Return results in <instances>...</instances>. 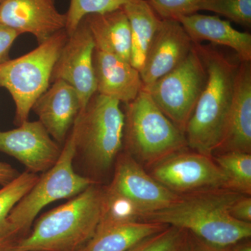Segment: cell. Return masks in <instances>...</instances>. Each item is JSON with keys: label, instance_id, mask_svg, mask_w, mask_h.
<instances>
[{"label": "cell", "instance_id": "obj_1", "mask_svg": "<svg viewBox=\"0 0 251 251\" xmlns=\"http://www.w3.org/2000/svg\"><path fill=\"white\" fill-rule=\"evenodd\" d=\"M242 195L225 188L179 195L169 206L144 216L143 221L173 226L213 245L230 247L251 236V224L234 219L229 211Z\"/></svg>", "mask_w": 251, "mask_h": 251}, {"label": "cell", "instance_id": "obj_25", "mask_svg": "<svg viewBox=\"0 0 251 251\" xmlns=\"http://www.w3.org/2000/svg\"><path fill=\"white\" fill-rule=\"evenodd\" d=\"M199 10L221 15L236 24L251 29V0H202Z\"/></svg>", "mask_w": 251, "mask_h": 251}, {"label": "cell", "instance_id": "obj_3", "mask_svg": "<svg viewBox=\"0 0 251 251\" xmlns=\"http://www.w3.org/2000/svg\"><path fill=\"white\" fill-rule=\"evenodd\" d=\"M105 188L97 183L46 213L6 251H80L100 221Z\"/></svg>", "mask_w": 251, "mask_h": 251}, {"label": "cell", "instance_id": "obj_29", "mask_svg": "<svg viewBox=\"0 0 251 251\" xmlns=\"http://www.w3.org/2000/svg\"><path fill=\"white\" fill-rule=\"evenodd\" d=\"M230 214L234 219L251 224V197L242 195L230 207Z\"/></svg>", "mask_w": 251, "mask_h": 251}, {"label": "cell", "instance_id": "obj_20", "mask_svg": "<svg viewBox=\"0 0 251 251\" xmlns=\"http://www.w3.org/2000/svg\"><path fill=\"white\" fill-rule=\"evenodd\" d=\"M167 227L157 223L135 221L97 227L80 251H126Z\"/></svg>", "mask_w": 251, "mask_h": 251}, {"label": "cell", "instance_id": "obj_24", "mask_svg": "<svg viewBox=\"0 0 251 251\" xmlns=\"http://www.w3.org/2000/svg\"><path fill=\"white\" fill-rule=\"evenodd\" d=\"M130 0H71L66 16V29L71 36L84 18L91 14H101L121 9Z\"/></svg>", "mask_w": 251, "mask_h": 251}, {"label": "cell", "instance_id": "obj_4", "mask_svg": "<svg viewBox=\"0 0 251 251\" xmlns=\"http://www.w3.org/2000/svg\"><path fill=\"white\" fill-rule=\"evenodd\" d=\"M76 135L72 127L60 156L52 168L39 176L36 184L12 208L0 224V251H6L25 237L36 216L45 206L59 200L72 198L97 181L74 171Z\"/></svg>", "mask_w": 251, "mask_h": 251}, {"label": "cell", "instance_id": "obj_12", "mask_svg": "<svg viewBox=\"0 0 251 251\" xmlns=\"http://www.w3.org/2000/svg\"><path fill=\"white\" fill-rule=\"evenodd\" d=\"M0 151L14 157L36 174L55 164L62 150L39 121H27L17 128L0 130Z\"/></svg>", "mask_w": 251, "mask_h": 251}, {"label": "cell", "instance_id": "obj_26", "mask_svg": "<svg viewBox=\"0 0 251 251\" xmlns=\"http://www.w3.org/2000/svg\"><path fill=\"white\" fill-rule=\"evenodd\" d=\"M39 176L26 171L0 189V224L18 201L36 184Z\"/></svg>", "mask_w": 251, "mask_h": 251}, {"label": "cell", "instance_id": "obj_11", "mask_svg": "<svg viewBox=\"0 0 251 251\" xmlns=\"http://www.w3.org/2000/svg\"><path fill=\"white\" fill-rule=\"evenodd\" d=\"M115 161L113 179L106 188L129 200L142 213L143 219L147 214L164 209L179 198V195L153 179L128 153H120Z\"/></svg>", "mask_w": 251, "mask_h": 251}, {"label": "cell", "instance_id": "obj_23", "mask_svg": "<svg viewBox=\"0 0 251 251\" xmlns=\"http://www.w3.org/2000/svg\"><path fill=\"white\" fill-rule=\"evenodd\" d=\"M142 219L143 214L129 200L105 188L101 215L97 227L142 221Z\"/></svg>", "mask_w": 251, "mask_h": 251}, {"label": "cell", "instance_id": "obj_6", "mask_svg": "<svg viewBox=\"0 0 251 251\" xmlns=\"http://www.w3.org/2000/svg\"><path fill=\"white\" fill-rule=\"evenodd\" d=\"M68 38L64 29L31 52L0 64V87L14 100L16 125L28 121L36 100L49 88L54 64Z\"/></svg>", "mask_w": 251, "mask_h": 251}, {"label": "cell", "instance_id": "obj_30", "mask_svg": "<svg viewBox=\"0 0 251 251\" xmlns=\"http://www.w3.org/2000/svg\"><path fill=\"white\" fill-rule=\"evenodd\" d=\"M20 34L0 23V64L9 60V52Z\"/></svg>", "mask_w": 251, "mask_h": 251}, {"label": "cell", "instance_id": "obj_7", "mask_svg": "<svg viewBox=\"0 0 251 251\" xmlns=\"http://www.w3.org/2000/svg\"><path fill=\"white\" fill-rule=\"evenodd\" d=\"M120 103L97 92L73 126L77 152L81 151L94 171L110 169L124 146L125 113Z\"/></svg>", "mask_w": 251, "mask_h": 251}, {"label": "cell", "instance_id": "obj_2", "mask_svg": "<svg viewBox=\"0 0 251 251\" xmlns=\"http://www.w3.org/2000/svg\"><path fill=\"white\" fill-rule=\"evenodd\" d=\"M194 45L205 65L207 79L184 134L190 150L212 156L226 133L239 63L214 46Z\"/></svg>", "mask_w": 251, "mask_h": 251}, {"label": "cell", "instance_id": "obj_34", "mask_svg": "<svg viewBox=\"0 0 251 251\" xmlns=\"http://www.w3.org/2000/svg\"><path fill=\"white\" fill-rule=\"evenodd\" d=\"M3 0H0V2H1V1H2Z\"/></svg>", "mask_w": 251, "mask_h": 251}, {"label": "cell", "instance_id": "obj_28", "mask_svg": "<svg viewBox=\"0 0 251 251\" xmlns=\"http://www.w3.org/2000/svg\"><path fill=\"white\" fill-rule=\"evenodd\" d=\"M161 19L177 20L200 11L202 0H147Z\"/></svg>", "mask_w": 251, "mask_h": 251}, {"label": "cell", "instance_id": "obj_21", "mask_svg": "<svg viewBox=\"0 0 251 251\" xmlns=\"http://www.w3.org/2000/svg\"><path fill=\"white\" fill-rule=\"evenodd\" d=\"M123 9L128 18L131 33L130 62L140 72L162 19L147 0H130Z\"/></svg>", "mask_w": 251, "mask_h": 251}, {"label": "cell", "instance_id": "obj_17", "mask_svg": "<svg viewBox=\"0 0 251 251\" xmlns=\"http://www.w3.org/2000/svg\"><path fill=\"white\" fill-rule=\"evenodd\" d=\"M251 153V62H239L233 100L222 143L216 152Z\"/></svg>", "mask_w": 251, "mask_h": 251}, {"label": "cell", "instance_id": "obj_33", "mask_svg": "<svg viewBox=\"0 0 251 251\" xmlns=\"http://www.w3.org/2000/svg\"><path fill=\"white\" fill-rule=\"evenodd\" d=\"M228 251H251L250 239H244L231 246Z\"/></svg>", "mask_w": 251, "mask_h": 251}, {"label": "cell", "instance_id": "obj_31", "mask_svg": "<svg viewBox=\"0 0 251 251\" xmlns=\"http://www.w3.org/2000/svg\"><path fill=\"white\" fill-rule=\"evenodd\" d=\"M188 232L183 251H228L229 248L217 247Z\"/></svg>", "mask_w": 251, "mask_h": 251}, {"label": "cell", "instance_id": "obj_15", "mask_svg": "<svg viewBox=\"0 0 251 251\" xmlns=\"http://www.w3.org/2000/svg\"><path fill=\"white\" fill-rule=\"evenodd\" d=\"M93 67L97 93L126 104L143 90L140 72L129 62L95 44Z\"/></svg>", "mask_w": 251, "mask_h": 251}, {"label": "cell", "instance_id": "obj_22", "mask_svg": "<svg viewBox=\"0 0 251 251\" xmlns=\"http://www.w3.org/2000/svg\"><path fill=\"white\" fill-rule=\"evenodd\" d=\"M227 179V188L251 196V153L228 151L213 157Z\"/></svg>", "mask_w": 251, "mask_h": 251}, {"label": "cell", "instance_id": "obj_8", "mask_svg": "<svg viewBox=\"0 0 251 251\" xmlns=\"http://www.w3.org/2000/svg\"><path fill=\"white\" fill-rule=\"evenodd\" d=\"M206 79L205 65L193 44L191 52L178 67L143 89L163 113L184 132Z\"/></svg>", "mask_w": 251, "mask_h": 251}, {"label": "cell", "instance_id": "obj_16", "mask_svg": "<svg viewBox=\"0 0 251 251\" xmlns=\"http://www.w3.org/2000/svg\"><path fill=\"white\" fill-rule=\"evenodd\" d=\"M52 83L31 110L52 139L62 143L81 111L80 100L75 89L65 81L57 80Z\"/></svg>", "mask_w": 251, "mask_h": 251}, {"label": "cell", "instance_id": "obj_13", "mask_svg": "<svg viewBox=\"0 0 251 251\" xmlns=\"http://www.w3.org/2000/svg\"><path fill=\"white\" fill-rule=\"evenodd\" d=\"M0 23L19 34H32L41 44L66 29L67 16L59 12L54 0H3Z\"/></svg>", "mask_w": 251, "mask_h": 251}, {"label": "cell", "instance_id": "obj_32", "mask_svg": "<svg viewBox=\"0 0 251 251\" xmlns=\"http://www.w3.org/2000/svg\"><path fill=\"white\" fill-rule=\"evenodd\" d=\"M19 173L12 166L0 162V185L4 186L9 184L19 175Z\"/></svg>", "mask_w": 251, "mask_h": 251}, {"label": "cell", "instance_id": "obj_27", "mask_svg": "<svg viewBox=\"0 0 251 251\" xmlns=\"http://www.w3.org/2000/svg\"><path fill=\"white\" fill-rule=\"evenodd\" d=\"M187 231L168 226L126 251H183Z\"/></svg>", "mask_w": 251, "mask_h": 251}, {"label": "cell", "instance_id": "obj_19", "mask_svg": "<svg viewBox=\"0 0 251 251\" xmlns=\"http://www.w3.org/2000/svg\"><path fill=\"white\" fill-rule=\"evenodd\" d=\"M84 19L95 46L109 50L130 62L131 33L123 7L105 14L88 15Z\"/></svg>", "mask_w": 251, "mask_h": 251}, {"label": "cell", "instance_id": "obj_10", "mask_svg": "<svg viewBox=\"0 0 251 251\" xmlns=\"http://www.w3.org/2000/svg\"><path fill=\"white\" fill-rule=\"evenodd\" d=\"M94 49L93 36L83 19L72 35L69 36L56 61L51 76V83L62 80L75 89L80 100V112L97 93Z\"/></svg>", "mask_w": 251, "mask_h": 251}, {"label": "cell", "instance_id": "obj_5", "mask_svg": "<svg viewBox=\"0 0 251 251\" xmlns=\"http://www.w3.org/2000/svg\"><path fill=\"white\" fill-rule=\"evenodd\" d=\"M123 145L142 166L150 167L188 148L184 132L158 108L143 88L125 104Z\"/></svg>", "mask_w": 251, "mask_h": 251}, {"label": "cell", "instance_id": "obj_18", "mask_svg": "<svg viewBox=\"0 0 251 251\" xmlns=\"http://www.w3.org/2000/svg\"><path fill=\"white\" fill-rule=\"evenodd\" d=\"M181 23L193 44L210 41L235 51L239 62H251V34L234 29L219 16L196 14L183 16Z\"/></svg>", "mask_w": 251, "mask_h": 251}, {"label": "cell", "instance_id": "obj_9", "mask_svg": "<svg viewBox=\"0 0 251 251\" xmlns=\"http://www.w3.org/2000/svg\"><path fill=\"white\" fill-rule=\"evenodd\" d=\"M149 168L153 179L178 195L227 188L226 175L213 156L187 148Z\"/></svg>", "mask_w": 251, "mask_h": 251}, {"label": "cell", "instance_id": "obj_14", "mask_svg": "<svg viewBox=\"0 0 251 251\" xmlns=\"http://www.w3.org/2000/svg\"><path fill=\"white\" fill-rule=\"evenodd\" d=\"M193 47V41L179 21L162 19L140 72L143 87L151 85L178 67Z\"/></svg>", "mask_w": 251, "mask_h": 251}]
</instances>
